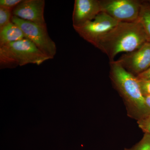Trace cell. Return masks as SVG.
<instances>
[{
    "instance_id": "1",
    "label": "cell",
    "mask_w": 150,
    "mask_h": 150,
    "mask_svg": "<svg viewBox=\"0 0 150 150\" xmlns=\"http://www.w3.org/2000/svg\"><path fill=\"white\" fill-rule=\"evenodd\" d=\"M147 41L144 30L139 20L120 22L100 39L95 47L106 54L111 62L118 54L132 52Z\"/></svg>"
},
{
    "instance_id": "2",
    "label": "cell",
    "mask_w": 150,
    "mask_h": 150,
    "mask_svg": "<svg viewBox=\"0 0 150 150\" xmlns=\"http://www.w3.org/2000/svg\"><path fill=\"white\" fill-rule=\"evenodd\" d=\"M110 65V79L123 98L129 116L138 121L150 115L137 77L115 61Z\"/></svg>"
},
{
    "instance_id": "3",
    "label": "cell",
    "mask_w": 150,
    "mask_h": 150,
    "mask_svg": "<svg viewBox=\"0 0 150 150\" xmlns=\"http://www.w3.org/2000/svg\"><path fill=\"white\" fill-rule=\"evenodd\" d=\"M49 59L27 38L0 47L1 69H13L29 64L39 66Z\"/></svg>"
},
{
    "instance_id": "4",
    "label": "cell",
    "mask_w": 150,
    "mask_h": 150,
    "mask_svg": "<svg viewBox=\"0 0 150 150\" xmlns=\"http://www.w3.org/2000/svg\"><path fill=\"white\" fill-rule=\"evenodd\" d=\"M12 22L17 25L25 38L34 43L49 59H54L56 53V43L49 36L46 26H42L13 16Z\"/></svg>"
},
{
    "instance_id": "5",
    "label": "cell",
    "mask_w": 150,
    "mask_h": 150,
    "mask_svg": "<svg viewBox=\"0 0 150 150\" xmlns=\"http://www.w3.org/2000/svg\"><path fill=\"white\" fill-rule=\"evenodd\" d=\"M101 12L118 22L139 20L142 1L137 0H100Z\"/></svg>"
},
{
    "instance_id": "6",
    "label": "cell",
    "mask_w": 150,
    "mask_h": 150,
    "mask_svg": "<svg viewBox=\"0 0 150 150\" xmlns=\"http://www.w3.org/2000/svg\"><path fill=\"white\" fill-rule=\"evenodd\" d=\"M119 22L107 13L101 12L93 20L74 29L81 37L95 47L100 39Z\"/></svg>"
},
{
    "instance_id": "7",
    "label": "cell",
    "mask_w": 150,
    "mask_h": 150,
    "mask_svg": "<svg viewBox=\"0 0 150 150\" xmlns=\"http://www.w3.org/2000/svg\"><path fill=\"white\" fill-rule=\"evenodd\" d=\"M115 61L137 76L150 67V42H146L138 49L126 53Z\"/></svg>"
},
{
    "instance_id": "8",
    "label": "cell",
    "mask_w": 150,
    "mask_h": 150,
    "mask_svg": "<svg viewBox=\"0 0 150 150\" xmlns=\"http://www.w3.org/2000/svg\"><path fill=\"white\" fill-rule=\"evenodd\" d=\"M44 0H23L13 11V15L24 20L46 26L44 16Z\"/></svg>"
},
{
    "instance_id": "9",
    "label": "cell",
    "mask_w": 150,
    "mask_h": 150,
    "mask_svg": "<svg viewBox=\"0 0 150 150\" xmlns=\"http://www.w3.org/2000/svg\"><path fill=\"white\" fill-rule=\"evenodd\" d=\"M101 12L98 0H75L72 15L74 28L93 20Z\"/></svg>"
},
{
    "instance_id": "10",
    "label": "cell",
    "mask_w": 150,
    "mask_h": 150,
    "mask_svg": "<svg viewBox=\"0 0 150 150\" xmlns=\"http://www.w3.org/2000/svg\"><path fill=\"white\" fill-rule=\"evenodd\" d=\"M24 38L22 30L12 22L0 29V47Z\"/></svg>"
},
{
    "instance_id": "11",
    "label": "cell",
    "mask_w": 150,
    "mask_h": 150,
    "mask_svg": "<svg viewBox=\"0 0 150 150\" xmlns=\"http://www.w3.org/2000/svg\"><path fill=\"white\" fill-rule=\"evenodd\" d=\"M139 21L144 30L148 41L150 42V2L142 1Z\"/></svg>"
},
{
    "instance_id": "12",
    "label": "cell",
    "mask_w": 150,
    "mask_h": 150,
    "mask_svg": "<svg viewBox=\"0 0 150 150\" xmlns=\"http://www.w3.org/2000/svg\"><path fill=\"white\" fill-rule=\"evenodd\" d=\"M13 11L0 7V29L12 22Z\"/></svg>"
},
{
    "instance_id": "13",
    "label": "cell",
    "mask_w": 150,
    "mask_h": 150,
    "mask_svg": "<svg viewBox=\"0 0 150 150\" xmlns=\"http://www.w3.org/2000/svg\"><path fill=\"white\" fill-rule=\"evenodd\" d=\"M126 150H150V135L144 134V137L139 142L130 149Z\"/></svg>"
},
{
    "instance_id": "14",
    "label": "cell",
    "mask_w": 150,
    "mask_h": 150,
    "mask_svg": "<svg viewBox=\"0 0 150 150\" xmlns=\"http://www.w3.org/2000/svg\"><path fill=\"white\" fill-rule=\"evenodd\" d=\"M138 126L145 134L150 135V115L137 121Z\"/></svg>"
},
{
    "instance_id": "15",
    "label": "cell",
    "mask_w": 150,
    "mask_h": 150,
    "mask_svg": "<svg viewBox=\"0 0 150 150\" xmlns=\"http://www.w3.org/2000/svg\"><path fill=\"white\" fill-rule=\"evenodd\" d=\"M138 80H139L140 88L143 95L144 97L150 96V80L140 79H138Z\"/></svg>"
},
{
    "instance_id": "16",
    "label": "cell",
    "mask_w": 150,
    "mask_h": 150,
    "mask_svg": "<svg viewBox=\"0 0 150 150\" xmlns=\"http://www.w3.org/2000/svg\"><path fill=\"white\" fill-rule=\"evenodd\" d=\"M23 0H1L0 7L13 11Z\"/></svg>"
},
{
    "instance_id": "17",
    "label": "cell",
    "mask_w": 150,
    "mask_h": 150,
    "mask_svg": "<svg viewBox=\"0 0 150 150\" xmlns=\"http://www.w3.org/2000/svg\"><path fill=\"white\" fill-rule=\"evenodd\" d=\"M138 79L150 80V67L147 70L137 76Z\"/></svg>"
},
{
    "instance_id": "18",
    "label": "cell",
    "mask_w": 150,
    "mask_h": 150,
    "mask_svg": "<svg viewBox=\"0 0 150 150\" xmlns=\"http://www.w3.org/2000/svg\"><path fill=\"white\" fill-rule=\"evenodd\" d=\"M144 97L146 104L150 110V96Z\"/></svg>"
},
{
    "instance_id": "19",
    "label": "cell",
    "mask_w": 150,
    "mask_h": 150,
    "mask_svg": "<svg viewBox=\"0 0 150 150\" xmlns=\"http://www.w3.org/2000/svg\"><path fill=\"white\" fill-rule=\"evenodd\" d=\"M124 150H126V149H124Z\"/></svg>"
}]
</instances>
